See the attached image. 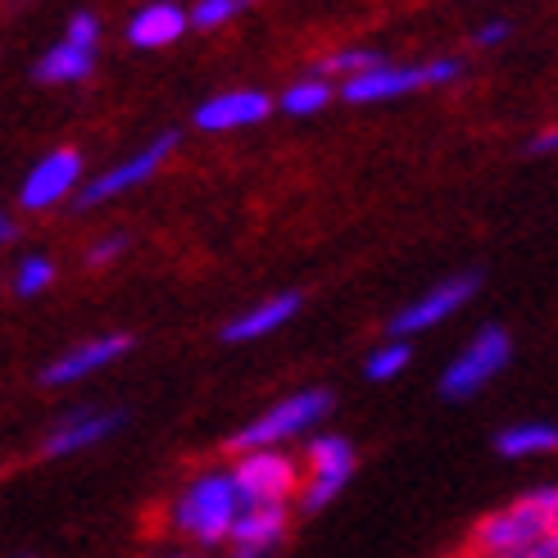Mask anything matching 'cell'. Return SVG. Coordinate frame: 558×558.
<instances>
[{"mask_svg":"<svg viewBox=\"0 0 558 558\" xmlns=\"http://www.w3.org/2000/svg\"><path fill=\"white\" fill-rule=\"evenodd\" d=\"M241 14V0H201V5L191 10V27H201V33H214V27L232 23Z\"/></svg>","mask_w":558,"mask_h":558,"instance_id":"603a6c76","label":"cell"},{"mask_svg":"<svg viewBox=\"0 0 558 558\" xmlns=\"http://www.w3.org/2000/svg\"><path fill=\"white\" fill-rule=\"evenodd\" d=\"M423 69H427V87H450V82L463 77L468 64L459 60V54H436V60H427Z\"/></svg>","mask_w":558,"mask_h":558,"instance_id":"484cf974","label":"cell"},{"mask_svg":"<svg viewBox=\"0 0 558 558\" xmlns=\"http://www.w3.org/2000/svg\"><path fill=\"white\" fill-rule=\"evenodd\" d=\"M272 100L259 87H232L209 96L201 109H195V128L201 132H236V128H255L268 119Z\"/></svg>","mask_w":558,"mask_h":558,"instance_id":"7c38bea8","label":"cell"},{"mask_svg":"<svg viewBox=\"0 0 558 558\" xmlns=\"http://www.w3.org/2000/svg\"><path fill=\"white\" fill-rule=\"evenodd\" d=\"M549 532H558V486H532L472 526V549H477V558L532 554Z\"/></svg>","mask_w":558,"mask_h":558,"instance_id":"6da1fadb","label":"cell"},{"mask_svg":"<svg viewBox=\"0 0 558 558\" xmlns=\"http://www.w3.org/2000/svg\"><path fill=\"white\" fill-rule=\"evenodd\" d=\"M427 87V69L423 64H381L364 77H354L341 87V100L350 105H377V100H396V96H409V92H423Z\"/></svg>","mask_w":558,"mask_h":558,"instance_id":"5bb4252c","label":"cell"},{"mask_svg":"<svg viewBox=\"0 0 558 558\" xmlns=\"http://www.w3.org/2000/svg\"><path fill=\"white\" fill-rule=\"evenodd\" d=\"M232 482L241 490L245 505H264V509H287L291 499H300V468L282 450H255L241 454L232 463Z\"/></svg>","mask_w":558,"mask_h":558,"instance_id":"8992f818","label":"cell"},{"mask_svg":"<svg viewBox=\"0 0 558 558\" xmlns=\"http://www.w3.org/2000/svg\"><path fill=\"white\" fill-rule=\"evenodd\" d=\"M381 64H386V54H381V50H368V46H341V50L323 54V60L314 64V73L327 77V82H337V77H341V87H345V82L364 77V73H373V69H381Z\"/></svg>","mask_w":558,"mask_h":558,"instance_id":"d6986e66","label":"cell"},{"mask_svg":"<svg viewBox=\"0 0 558 558\" xmlns=\"http://www.w3.org/2000/svg\"><path fill=\"white\" fill-rule=\"evenodd\" d=\"M173 558H191V554H173Z\"/></svg>","mask_w":558,"mask_h":558,"instance_id":"1f68e13d","label":"cell"},{"mask_svg":"<svg viewBox=\"0 0 558 558\" xmlns=\"http://www.w3.org/2000/svg\"><path fill=\"white\" fill-rule=\"evenodd\" d=\"M331 96H337V82L310 73V77H295L291 87L277 96V105H282L291 119H314V114H323V109L331 105Z\"/></svg>","mask_w":558,"mask_h":558,"instance_id":"ffe728a7","label":"cell"},{"mask_svg":"<svg viewBox=\"0 0 558 558\" xmlns=\"http://www.w3.org/2000/svg\"><path fill=\"white\" fill-rule=\"evenodd\" d=\"M128 350H132L128 331H105V337L77 341V345H69L60 359H50V364L41 368V386H73V381H82V377L109 368V364H114V359H123Z\"/></svg>","mask_w":558,"mask_h":558,"instance_id":"30bf717a","label":"cell"},{"mask_svg":"<svg viewBox=\"0 0 558 558\" xmlns=\"http://www.w3.org/2000/svg\"><path fill=\"white\" fill-rule=\"evenodd\" d=\"M477 282H482L477 272H454V277H445V282H436L432 291H423L413 304H404V310L390 318V337L404 341V337H417V331H432L436 323H445L450 314H459L463 304L477 295Z\"/></svg>","mask_w":558,"mask_h":558,"instance_id":"52a82bcc","label":"cell"},{"mask_svg":"<svg viewBox=\"0 0 558 558\" xmlns=\"http://www.w3.org/2000/svg\"><path fill=\"white\" fill-rule=\"evenodd\" d=\"M64 41L77 46V50H96V41H100V19H96L92 10L69 14V23H64Z\"/></svg>","mask_w":558,"mask_h":558,"instance_id":"cb8c5ba5","label":"cell"},{"mask_svg":"<svg viewBox=\"0 0 558 558\" xmlns=\"http://www.w3.org/2000/svg\"><path fill=\"white\" fill-rule=\"evenodd\" d=\"M241 513H245V499L232 482V472H205V477H195L173 499V526L201 545L232 541Z\"/></svg>","mask_w":558,"mask_h":558,"instance_id":"7a4b0ae2","label":"cell"},{"mask_svg":"<svg viewBox=\"0 0 558 558\" xmlns=\"http://www.w3.org/2000/svg\"><path fill=\"white\" fill-rule=\"evenodd\" d=\"M287 522H291L287 509L245 505V513H241V522H236V532H232V549H236L241 558H264V554H272L277 545H282Z\"/></svg>","mask_w":558,"mask_h":558,"instance_id":"2e32d148","label":"cell"},{"mask_svg":"<svg viewBox=\"0 0 558 558\" xmlns=\"http://www.w3.org/2000/svg\"><path fill=\"white\" fill-rule=\"evenodd\" d=\"M554 150H558V123L545 128L541 136H532V155H554Z\"/></svg>","mask_w":558,"mask_h":558,"instance_id":"83f0119b","label":"cell"},{"mask_svg":"<svg viewBox=\"0 0 558 558\" xmlns=\"http://www.w3.org/2000/svg\"><path fill=\"white\" fill-rule=\"evenodd\" d=\"M495 450L505 459H536V454H549L558 450V427L549 423H513L495 436Z\"/></svg>","mask_w":558,"mask_h":558,"instance_id":"ac0fdd59","label":"cell"},{"mask_svg":"<svg viewBox=\"0 0 558 558\" xmlns=\"http://www.w3.org/2000/svg\"><path fill=\"white\" fill-rule=\"evenodd\" d=\"M19 228H14V218H0V241H14Z\"/></svg>","mask_w":558,"mask_h":558,"instance_id":"f546056e","label":"cell"},{"mask_svg":"<svg viewBox=\"0 0 558 558\" xmlns=\"http://www.w3.org/2000/svg\"><path fill=\"white\" fill-rule=\"evenodd\" d=\"M123 427V413L114 409H73L41 436V454L46 459H69L77 450H92V445L109 440Z\"/></svg>","mask_w":558,"mask_h":558,"instance_id":"8fae6325","label":"cell"},{"mask_svg":"<svg viewBox=\"0 0 558 558\" xmlns=\"http://www.w3.org/2000/svg\"><path fill=\"white\" fill-rule=\"evenodd\" d=\"M300 310V295L295 291H282V295H268L259 304H250L245 314H236L228 327H222V341H264L272 337L277 327H287Z\"/></svg>","mask_w":558,"mask_h":558,"instance_id":"9a60e30c","label":"cell"},{"mask_svg":"<svg viewBox=\"0 0 558 558\" xmlns=\"http://www.w3.org/2000/svg\"><path fill=\"white\" fill-rule=\"evenodd\" d=\"M123 250H128V236L123 232H109V236H100V241L87 245V264L92 268H109L114 259H123Z\"/></svg>","mask_w":558,"mask_h":558,"instance_id":"d4e9b609","label":"cell"},{"mask_svg":"<svg viewBox=\"0 0 558 558\" xmlns=\"http://www.w3.org/2000/svg\"><path fill=\"white\" fill-rule=\"evenodd\" d=\"M509 33H513V27H509L505 19H490V23H482L477 33H472V41H477L482 50H490V46H505V41H509Z\"/></svg>","mask_w":558,"mask_h":558,"instance_id":"4316f807","label":"cell"},{"mask_svg":"<svg viewBox=\"0 0 558 558\" xmlns=\"http://www.w3.org/2000/svg\"><path fill=\"white\" fill-rule=\"evenodd\" d=\"M50 282H54V264H50L46 255H27V259L14 268V277H10V291H14L19 300H37L41 291H50Z\"/></svg>","mask_w":558,"mask_h":558,"instance_id":"44dd1931","label":"cell"},{"mask_svg":"<svg viewBox=\"0 0 558 558\" xmlns=\"http://www.w3.org/2000/svg\"><path fill=\"white\" fill-rule=\"evenodd\" d=\"M173 150H178V132L155 136L150 146H142L136 155H128L123 163H114V169H105L100 178H92L87 191L77 195V205H82V209H87V205H105V201H114V195H123V191H132V186H142V182H150V178L163 169V159H169Z\"/></svg>","mask_w":558,"mask_h":558,"instance_id":"ba28073f","label":"cell"},{"mask_svg":"<svg viewBox=\"0 0 558 558\" xmlns=\"http://www.w3.org/2000/svg\"><path fill=\"white\" fill-rule=\"evenodd\" d=\"M304 472L310 477H304V490L295 505L304 513H323L354 477V445L345 436H310V445H304Z\"/></svg>","mask_w":558,"mask_h":558,"instance_id":"5b68a950","label":"cell"},{"mask_svg":"<svg viewBox=\"0 0 558 558\" xmlns=\"http://www.w3.org/2000/svg\"><path fill=\"white\" fill-rule=\"evenodd\" d=\"M186 27H191V10L173 5V0H155V5H142L128 19L123 37L136 50H169L173 41L186 37Z\"/></svg>","mask_w":558,"mask_h":558,"instance_id":"4fadbf2b","label":"cell"},{"mask_svg":"<svg viewBox=\"0 0 558 558\" xmlns=\"http://www.w3.org/2000/svg\"><path fill=\"white\" fill-rule=\"evenodd\" d=\"M327 409H331L327 390H318V386L295 390V396L277 400V404L264 409L259 417H250V423L232 436V450H236V459H241V454H255V450H282L287 440H295V436L310 432Z\"/></svg>","mask_w":558,"mask_h":558,"instance_id":"3957f363","label":"cell"},{"mask_svg":"<svg viewBox=\"0 0 558 558\" xmlns=\"http://www.w3.org/2000/svg\"><path fill=\"white\" fill-rule=\"evenodd\" d=\"M490 558H526V554H490Z\"/></svg>","mask_w":558,"mask_h":558,"instance_id":"4dcf8cb0","label":"cell"},{"mask_svg":"<svg viewBox=\"0 0 558 558\" xmlns=\"http://www.w3.org/2000/svg\"><path fill=\"white\" fill-rule=\"evenodd\" d=\"M526 558H558V532H549L532 554H526Z\"/></svg>","mask_w":558,"mask_h":558,"instance_id":"f1b7e54d","label":"cell"},{"mask_svg":"<svg viewBox=\"0 0 558 558\" xmlns=\"http://www.w3.org/2000/svg\"><path fill=\"white\" fill-rule=\"evenodd\" d=\"M92 69H96V50H77L60 37L50 50H41V60L33 64V77L41 87H73V82L92 77Z\"/></svg>","mask_w":558,"mask_h":558,"instance_id":"e0dca14e","label":"cell"},{"mask_svg":"<svg viewBox=\"0 0 558 558\" xmlns=\"http://www.w3.org/2000/svg\"><path fill=\"white\" fill-rule=\"evenodd\" d=\"M77 182H82V155L77 150H50L27 169V178L19 186V205L41 214L50 205H60L64 195H73Z\"/></svg>","mask_w":558,"mask_h":558,"instance_id":"9c48e42d","label":"cell"},{"mask_svg":"<svg viewBox=\"0 0 558 558\" xmlns=\"http://www.w3.org/2000/svg\"><path fill=\"white\" fill-rule=\"evenodd\" d=\"M509 354H513V341H509V331L505 327H482L477 337H472L450 364H445L440 373V396L445 400H468V396H477V390L505 373L509 364Z\"/></svg>","mask_w":558,"mask_h":558,"instance_id":"277c9868","label":"cell"},{"mask_svg":"<svg viewBox=\"0 0 558 558\" xmlns=\"http://www.w3.org/2000/svg\"><path fill=\"white\" fill-rule=\"evenodd\" d=\"M236 558H241V554H236Z\"/></svg>","mask_w":558,"mask_h":558,"instance_id":"d6a6232c","label":"cell"},{"mask_svg":"<svg viewBox=\"0 0 558 558\" xmlns=\"http://www.w3.org/2000/svg\"><path fill=\"white\" fill-rule=\"evenodd\" d=\"M409 359H413V350H409V341H381L373 354H368V364H364V373L373 377V381H396L404 368H409Z\"/></svg>","mask_w":558,"mask_h":558,"instance_id":"7402d4cb","label":"cell"}]
</instances>
